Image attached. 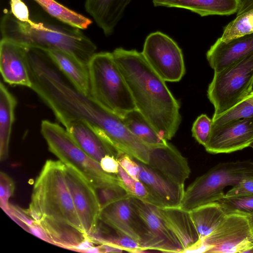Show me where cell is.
Returning a JSON list of instances; mask_svg holds the SVG:
<instances>
[{
  "label": "cell",
  "instance_id": "cell-1",
  "mask_svg": "<svg viewBox=\"0 0 253 253\" xmlns=\"http://www.w3.org/2000/svg\"><path fill=\"white\" fill-rule=\"evenodd\" d=\"M129 87L136 108L165 140L178 130L180 105L142 52L117 48L112 52Z\"/></svg>",
  "mask_w": 253,
  "mask_h": 253
},
{
  "label": "cell",
  "instance_id": "cell-2",
  "mask_svg": "<svg viewBox=\"0 0 253 253\" xmlns=\"http://www.w3.org/2000/svg\"><path fill=\"white\" fill-rule=\"evenodd\" d=\"M0 21L1 38L25 47L66 52L88 65L96 46L81 29L60 22H21L7 10Z\"/></svg>",
  "mask_w": 253,
  "mask_h": 253
},
{
  "label": "cell",
  "instance_id": "cell-3",
  "mask_svg": "<svg viewBox=\"0 0 253 253\" xmlns=\"http://www.w3.org/2000/svg\"><path fill=\"white\" fill-rule=\"evenodd\" d=\"M65 169V165L60 160H47L35 180L29 207L23 211L35 223H62L85 233L66 182Z\"/></svg>",
  "mask_w": 253,
  "mask_h": 253
},
{
  "label": "cell",
  "instance_id": "cell-4",
  "mask_svg": "<svg viewBox=\"0 0 253 253\" xmlns=\"http://www.w3.org/2000/svg\"><path fill=\"white\" fill-rule=\"evenodd\" d=\"M90 96L121 118L136 109L129 87L112 53H95L88 64Z\"/></svg>",
  "mask_w": 253,
  "mask_h": 253
},
{
  "label": "cell",
  "instance_id": "cell-5",
  "mask_svg": "<svg viewBox=\"0 0 253 253\" xmlns=\"http://www.w3.org/2000/svg\"><path fill=\"white\" fill-rule=\"evenodd\" d=\"M41 132L49 150L65 165L84 176L97 191L123 187L117 174L104 171L99 163L78 146L65 128L48 120H43Z\"/></svg>",
  "mask_w": 253,
  "mask_h": 253
},
{
  "label": "cell",
  "instance_id": "cell-6",
  "mask_svg": "<svg viewBox=\"0 0 253 253\" xmlns=\"http://www.w3.org/2000/svg\"><path fill=\"white\" fill-rule=\"evenodd\" d=\"M253 178V161L220 163L197 177L184 191L179 206L190 211L203 205L216 202L224 195V189L242 180Z\"/></svg>",
  "mask_w": 253,
  "mask_h": 253
},
{
  "label": "cell",
  "instance_id": "cell-7",
  "mask_svg": "<svg viewBox=\"0 0 253 253\" xmlns=\"http://www.w3.org/2000/svg\"><path fill=\"white\" fill-rule=\"evenodd\" d=\"M253 52L219 72H214L207 94L214 108L212 118L242 101L253 90Z\"/></svg>",
  "mask_w": 253,
  "mask_h": 253
},
{
  "label": "cell",
  "instance_id": "cell-8",
  "mask_svg": "<svg viewBox=\"0 0 253 253\" xmlns=\"http://www.w3.org/2000/svg\"><path fill=\"white\" fill-rule=\"evenodd\" d=\"M203 253H235L253 251V234L248 215L227 214L220 224L202 243Z\"/></svg>",
  "mask_w": 253,
  "mask_h": 253
},
{
  "label": "cell",
  "instance_id": "cell-9",
  "mask_svg": "<svg viewBox=\"0 0 253 253\" xmlns=\"http://www.w3.org/2000/svg\"><path fill=\"white\" fill-rule=\"evenodd\" d=\"M142 53L154 71L165 82H177L185 73L182 51L177 43L160 32L146 38Z\"/></svg>",
  "mask_w": 253,
  "mask_h": 253
},
{
  "label": "cell",
  "instance_id": "cell-10",
  "mask_svg": "<svg viewBox=\"0 0 253 253\" xmlns=\"http://www.w3.org/2000/svg\"><path fill=\"white\" fill-rule=\"evenodd\" d=\"M65 175L84 232L91 237L97 233L100 220L101 206L97 190L79 172L66 165Z\"/></svg>",
  "mask_w": 253,
  "mask_h": 253
},
{
  "label": "cell",
  "instance_id": "cell-11",
  "mask_svg": "<svg viewBox=\"0 0 253 253\" xmlns=\"http://www.w3.org/2000/svg\"><path fill=\"white\" fill-rule=\"evenodd\" d=\"M133 207L144 223L139 244L146 251L183 253L178 240L155 211L154 206L130 197Z\"/></svg>",
  "mask_w": 253,
  "mask_h": 253
},
{
  "label": "cell",
  "instance_id": "cell-12",
  "mask_svg": "<svg viewBox=\"0 0 253 253\" xmlns=\"http://www.w3.org/2000/svg\"><path fill=\"white\" fill-rule=\"evenodd\" d=\"M253 141V117L213 124L204 146L211 154L230 153L249 147Z\"/></svg>",
  "mask_w": 253,
  "mask_h": 253
},
{
  "label": "cell",
  "instance_id": "cell-13",
  "mask_svg": "<svg viewBox=\"0 0 253 253\" xmlns=\"http://www.w3.org/2000/svg\"><path fill=\"white\" fill-rule=\"evenodd\" d=\"M0 71L4 82L31 88L32 81L27 48L13 41L1 39Z\"/></svg>",
  "mask_w": 253,
  "mask_h": 253
},
{
  "label": "cell",
  "instance_id": "cell-14",
  "mask_svg": "<svg viewBox=\"0 0 253 253\" xmlns=\"http://www.w3.org/2000/svg\"><path fill=\"white\" fill-rule=\"evenodd\" d=\"M148 165L171 181L182 186L191 172L187 159L172 144L152 147Z\"/></svg>",
  "mask_w": 253,
  "mask_h": 253
},
{
  "label": "cell",
  "instance_id": "cell-15",
  "mask_svg": "<svg viewBox=\"0 0 253 253\" xmlns=\"http://www.w3.org/2000/svg\"><path fill=\"white\" fill-rule=\"evenodd\" d=\"M156 212L176 237L183 253H201L202 244L189 211L179 207H158Z\"/></svg>",
  "mask_w": 253,
  "mask_h": 253
},
{
  "label": "cell",
  "instance_id": "cell-16",
  "mask_svg": "<svg viewBox=\"0 0 253 253\" xmlns=\"http://www.w3.org/2000/svg\"><path fill=\"white\" fill-rule=\"evenodd\" d=\"M100 220L139 243L143 222L134 210L130 196L102 206Z\"/></svg>",
  "mask_w": 253,
  "mask_h": 253
},
{
  "label": "cell",
  "instance_id": "cell-17",
  "mask_svg": "<svg viewBox=\"0 0 253 253\" xmlns=\"http://www.w3.org/2000/svg\"><path fill=\"white\" fill-rule=\"evenodd\" d=\"M136 161L139 169L138 179L146 187L157 207H179L185 191L184 186L168 179L148 165Z\"/></svg>",
  "mask_w": 253,
  "mask_h": 253
},
{
  "label": "cell",
  "instance_id": "cell-18",
  "mask_svg": "<svg viewBox=\"0 0 253 253\" xmlns=\"http://www.w3.org/2000/svg\"><path fill=\"white\" fill-rule=\"evenodd\" d=\"M64 127L78 146L99 164L107 155L117 158L120 155L114 147L86 122L73 121Z\"/></svg>",
  "mask_w": 253,
  "mask_h": 253
},
{
  "label": "cell",
  "instance_id": "cell-19",
  "mask_svg": "<svg viewBox=\"0 0 253 253\" xmlns=\"http://www.w3.org/2000/svg\"><path fill=\"white\" fill-rule=\"evenodd\" d=\"M253 52V34L225 42L218 39L206 54L214 72H219Z\"/></svg>",
  "mask_w": 253,
  "mask_h": 253
},
{
  "label": "cell",
  "instance_id": "cell-20",
  "mask_svg": "<svg viewBox=\"0 0 253 253\" xmlns=\"http://www.w3.org/2000/svg\"><path fill=\"white\" fill-rule=\"evenodd\" d=\"M43 51L53 64L78 91L85 95L90 96L88 65L61 50Z\"/></svg>",
  "mask_w": 253,
  "mask_h": 253
},
{
  "label": "cell",
  "instance_id": "cell-21",
  "mask_svg": "<svg viewBox=\"0 0 253 253\" xmlns=\"http://www.w3.org/2000/svg\"><path fill=\"white\" fill-rule=\"evenodd\" d=\"M155 6L189 10L201 16L229 15L237 12L240 0H153Z\"/></svg>",
  "mask_w": 253,
  "mask_h": 253
},
{
  "label": "cell",
  "instance_id": "cell-22",
  "mask_svg": "<svg viewBox=\"0 0 253 253\" xmlns=\"http://www.w3.org/2000/svg\"><path fill=\"white\" fill-rule=\"evenodd\" d=\"M131 0H86L85 8L106 36H110Z\"/></svg>",
  "mask_w": 253,
  "mask_h": 253
},
{
  "label": "cell",
  "instance_id": "cell-23",
  "mask_svg": "<svg viewBox=\"0 0 253 253\" xmlns=\"http://www.w3.org/2000/svg\"><path fill=\"white\" fill-rule=\"evenodd\" d=\"M189 212L202 245L228 214L218 201L199 206Z\"/></svg>",
  "mask_w": 253,
  "mask_h": 253
},
{
  "label": "cell",
  "instance_id": "cell-24",
  "mask_svg": "<svg viewBox=\"0 0 253 253\" xmlns=\"http://www.w3.org/2000/svg\"><path fill=\"white\" fill-rule=\"evenodd\" d=\"M15 97L2 82L0 84V160L8 157L9 141L14 121Z\"/></svg>",
  "mask_w": 253,
  "mask_h": 253
},
{
  "label": "cell",
  "instance_id": "cell-25",
  "mask_svg": "<svg viewBox=\"0 0 253 253\" xmlns=\"http://www.w3.org/2000/svg\"><path fill=\"white\" fill-rule=\"evenodd\" d=\"M122 119L128 130L146 144L152 146L168 142L137 109L127 112Z\"/></svg>",
  "mask_w": 253,
  "mask_h": 253
},
{
  "label": "cell",
  "instance_id": "cell-26",
  "mask_svg": "<svg viewBox=\"0 0 253 253\" xmlns=\"http://www.w3.org/2000/svg\"><path fill=\"white\" fill-rule=\"evenodd\" d=\"M55 19L81 30L91 24L89 18L68 8L55 0H34Z\"/></svg>",
  "mask_w": 253,
  "mask_h": 253
},
{
  "label": "cell",
  "instance_id": "cell-27",
  "mask_svg": "<svg viewBox=\"0 0 253 253\" xmlns=\"http://www.w3.org/2000/svg\"><path fill=\"white\" fill-rule=\"evenodd\" d=\"M111 231L105 230L97 233L89 239L93 243L106 244L130 253H142L145 251L138 241L126 235L111 228Z\"/></svg>",
  "mask_w": 253,
  "mask_h": 253
},
{
  "label": "cell",
  "instance_id": "cell-28",
  "mask_svg": "<svg viewBox=\"0 0 253 253\" xmlns=\"http://www.w3.org/2000/svg\"><path fill=\"white\" fill-rule=\"evenodd\" d=\"M253 34V8L237 15L226 25L219 39L227 42L233 39Z\"/></svg>",
  "mask_w": 253,
  "mask_h": 253
},
{
  "label": "cell",
  "instance_id": "cell-29",
  "mask_svg": "<svg viewBox=\"0 0 253 253\" xmlns=\"http://www.w3.org/2000/svg\"><path fill=\"white\" fill-rule=\"evenodd\" d=\"M117 175L122 185L130 197L138 199L145 203L157 207V204L149 192L139 180L130 176L120 165Z\"/></svg>",
  "mask_w": 253,
  "mask_h": 253
},
{
  "label": "cell",
  "instance_id": "cell-30",
  "mask_svg": "<svg viewBox=\"0 0 253 253\" xmlns=\"http://www.w3.org/2000/svg\"><path fill=\"white\" fill-rule=\"evenodd\" d=\"M253 117V90L235 106L224 113L212 118L213 124Z\"/></svg>",
  "mask_w": 253,
  "mask_h": 253
},
{
  "label": "cell",
  "instance_id": "cell-31",
  "mask_svg": "<svg viewBox=\"0 0 253 253\" xmlns=\"http://www.w3.org/2000/svg\"><path fill=\"white\" fill-rule=\"evenodd\" d=\"M217 201L228 213L235 212L248 215L253 213V194L235 197L223 196Z\"/></svg>",
  "mask_w": 253,
  "mask_h": 253
},
{
  "label": "cell",
  "instance_id": "cell-32",
  "mask_svg": "<svg viewBox=\"0 0 253 253\" xmlns=\"http://www.w3.org/2000/svg\"><path fill=\"white\" fill-rule=\"evenodd\" d=\"M212 126V121L205 114L199 116L193 123L192 136L199 143L205 146L208 142Z\"/></svg>",
  "mask_w": 253,
  "mask_h": 253
},
{
  "label": "cell",
  "instance_id": "cell-33",
  "mask_svg": "<svg viewBox=\"0 0 253 253\" xmlns=\"http://www.w3.org/2000/svg\"><path fill=\"white\" fill-rule=\"evenodd\" d=\"M0 206L8 214L10 210L8 201L13 194L15 186L12 179L2 171L0 173Z\"/></svg>",
  "mask_w": 253,
  "mask_h": 253
},
{
  "label": "cell",
  "instance_id": "cell-34",
  "mask_svg": "<svg viewBox=\"0 0 253 253\" xmlns=\"http://www.w3.org/2000/svg\"><path fill=\"white\" fill-rule=\"evenodd\" d=\"M253 194V178L245 179L232 186L225 194V197L245 196Z\"/></svg>",
  "mask_w": 253,
  "mask_h": 253
},
{
  "label": "cell",
  "instance_id": "cell-35",
  "mask_svg": "<svg viewBox=\"0 0 253 253\" xmlns=\"http://www.w3.org/2000/svg\"><path fill=\"white\" fill-rule=\"evenodd\" d=\"M10 12L18 20L31 23L29 11L27 6L22 0H10Z\"/></svg>",
  "mask_w": 253,
  "mask_h": 253
},
{
  "label": "cell",
  "instance_id": "cell-36",
  "mask_svg": "<svg viewBox=\"0 0 253 253\" xmlns=\"http://www.w3.org/2000/svg\"><path fill=\"white\" fill-rule=\"evenodd\" d=\"M100 165L105 172L117 174L120 164L115 157L111 155L105 156L101 160Z\"/></svg>",
  "mask_w": 253,
  "mask_h": 253
},
{
  "label": "cell",
  "instance_id": "cell-37",
  "mask_svg": "<svg viewBox=\"0 0 253 253\" xmlns=\"http://www.w3.org/2000/svg\"><path fill=\"white\" fill-rule=\"evenodd\" d=\"M253 8V0H240V4L237 16Z\"/></svg>",
  "mask_w": 253,
  "mask_h": 253
},
{
  "label": "cell",
  "instance_id": "cell-38",
  "mask_svg": "<svg viewBox=\"0 0 253 253\" xmlns=\"http://www.w3.org/2000/svg\"><path fill=\"white\" fill-rule=\"evenodd\" d=\"M248 218L251 225V229L252 231V233L253 234V213L249 214ZM252 253H253V251L252 252Z\"/></svg>",
  "mask_w": 253,
  "mask_h": 253
},
{
  "label": "cell",
  "instance_id": "cell-39",
  "mask_svg": "<svg viewBox=\"0 0 253 253\" xmlns=\"http://www.w3.org/2000/svg\"><path fill=\"white\" fill-rule=\"evenodd\" d=\"M249 147L253 148V141L250 144Z\"/></svg>",
  "mask_w": 253,
  "mask_h": 253
}]
</instances>
